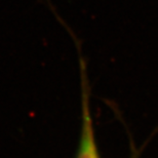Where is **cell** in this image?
<instances>
[{
	"instance_id": "obj_1",
	"label": "cell",
	"mask_w": 158,
	"mask_h": 158,
	"mask_svg": "<svg viewBox=\"0 0 158 158\" xmlns=\"http://www.w3.org/2000/svg\"><path fill=\"white\" fill-rule=\"evenodd\" d=\"M83 106V128H82V137L77 158H100L86 99Z\"/></svg>"
}]
</instances>
